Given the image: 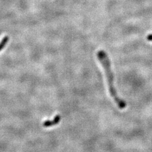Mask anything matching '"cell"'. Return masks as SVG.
<instances>
[{
  "mask_svg": "<svg viewBox=\"0 0 152 152\" xmlns=\"http://www.w3.org/2000/svg\"><path fill=\"white\" fill-rule=\"evenodd\" d=\"M97 57L102 65L105 72L107 78L108 80V85L109 91H110L111 96L113 98V100L115 101L117 104L118 107L120 109H124L126 107V103L118 97L116 89L113 85V75L112 70L111 69L110 62L108 57L107 54L103 50H99L97 53Z\"/></svg>",
  "mask_w": 152,
  "mask_h": 152,
  "instance_id": "obj_1",
  "label": "cell"
},
{
  "mask_svg": "<svg viewBox=\"0 0 152 152\" xmlns=\"http://www.w3.org/2000/svg\"><path fill=\"white\" fill-rule=\"evenodd\" d=\"M61 120V117L60 115H56L54 118L53 120L52 121H46L44 122L43 123V126L45 127H51V126H55L56 124H58L59 123V122Z\"/></svg>",
  "mask_w": 152,
  "mask_h": 152,
  "instance_id": "obj_2",
  "label": "cell"
},
{
  "mask_svg": "<svg viewBox=\"0 0 152 152\" xmlns=\"http://www.w3.org/2000/svg\"><path fill=\"white\" fill-rule=\"evenodd\" d=\"M8 40H9V37L8 36H5L3 37V39H2L1 42H0V51L4 48V47L5 46V45L7 44Z\"/></svg>",
  "mask_w": 152,
  "mask_h": 152,
  "instance_id": "obj_3",
  "label": "cell"
},
{
  "mask_svg": "<svg viewBox=\"0 0 152 152\" xmlns=\"http://www.w3.org/2000/svg\"><path fill=\"white\" fill-rule=\"evenodd\" d=\"M146 39L148 40V41H152V34H148L146 37Z\"/></svg>",
  "mask_w": 152,
  "mask_h": 152,
  "instance_id": "obj_4",
  "label": "cell"
}]
</instances>
